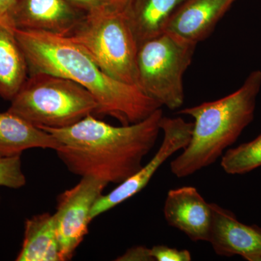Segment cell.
<instances>
[{"label": "cell", "mask_w": 261, "mask_h": 261, "mask_svg": "<svg viewBox=\"0 0 261 261\" xmlns=\"http://www.w3.org/2000/svg\"><path fill=\"white\" fill-rule=\"evenodd\" d=\"M162 108L138 123L114 126L89 115L72 126L38 128L60 144L58 158L70 172L119 185L142 167L161 132Z\"/></svg>", "instance_id": "obj_1"}, {"label": "cell", "mask_w": 261, "mask_h": 261, "mask_svg": "<svg viewBox=\"0 0 261 261\" xmlns=\"http://www.w3.org/2000/svg\"><path fill=\"white\" fill-rule=\"evenodd\" d=\"M28 65L29 75L48 73L73 81L97 103L96 114L116 118L122 125L138 123L162 106L137 86L108 75L70 37L15 29Z\"/></svg>", "instance_id": "obj_2"}, {"label": "cell", "mask_w": 261, "mask_h": 261, "mask_svg": "<svg viewBox=\"0 0 261 261\" xmlns=\"http://www.w3.org/2000/svg\"><path fill=\"white\" fill-rule=\"evenodd\" d=\"M260 87L261 71L255 70L233 93L178 111L195 121L190 143L170 164L176 177H188L222 157L253 119Z\"/></svg>", "instance_id": "obj_3"}, {"label": "cell", "mask_w": 261, "mask_h": 261, "mask_svg": "<svg viewBox=\"0 0 261 261\" xmlns=\"http://www.w3.org/2000/svg\"><path fill=\"white\" fill-rule=\"evenodd\" d=\"M8 111L35 126L61 128L96 114L97 103L80 84L40 72L29 75Z\"/></svg>", "instance_id": "obj_4"}, {"label": "cell", "mask_w": 261, "mask_h": 261, "mask_svg": "<svg viewBox=\"0 0 261 261\" xmlns=\"http://www.w3.org/2000/svg\"><path fill=\"white\" fill-rule=\"evenodd\" d=\"M68 37L105 73L123 83L137 86L138 43L126 13L96 10L86 15Z\"/></svg>", "instance_id": "obj_5"}, {"label": "cell", "mask_w": 261, "mask_h": 261, "mask_svg": "<svg viewBox=\"0 0 261 261\" xmlns=\"http://www.w3.org/2000/svg\"><path fill=\"white\" fill-rule=\"evenodd\" d=\"M197 44L164 32L142 42L137 57V86L161 106L176 110L185 102L183 78Z\"/></svg>", "instance_id": "obj_6"}, {"label": "cell", "mask_w": 261, "mask_h": 261, "mask_svg": "<svg viewBox=\"0 0 261 261\" xmlns=\"http://www.w3.org/2000/svg\"><path fill=\"white\" fill-rule=\"evenodd\" d=\"M107 186L106 182L85 176L58 195L54 216L63 261L73 257L88 233L91 211Z\"/></svg>", "instance_id": "obj_7"}, {"label": "cell", "mask_w": 261, "mask_h": 261, "mask_svg": "<svg viewBox=\"0 0 261 261\" xmlns=\"http://www.w3.org/2000/svg\"><path fill=\"white\" fill-rule=\"evenodd\" d=\"M192 128L193 123L187 122L183 118L163 116L161 121L163 140L159 150L145 166H142L107 195H102L97 199L91 211V220L92 221L142 191L163 163L189 145Z\"/></svg>", "instance_id": "obj_8"}, {"label": "cell", "mask_w": 261, "mask_h": 261, "mask_svg": "<svg viewBox=\"0 0 261 261\" xmlns=\"http://www.w3.org/2000/svg\"><path fill=\"white\" fill-rule=\"evenodd\" d=\"M86 13L65 0H15L7 13L15 29L68 37Z\"/></svg>", "instance_id": "obj_9"}, {"label": "cell", "mask_w": 261, "mask_h": 261, "mask_svg": "<svg viewBox=\"0 0 261 261\" xmlns=\"http://www.w3.org/2000/svg\"><path fill=\"white\" fill-rule=\"evenodd\" d=\"M211 243L219 256L240 255L248 261H261V228L240 222L233 212L211 203Z\"/></svg>", "instance_id": "obj_10"}, {"label": "cell", "mask_w": 261, "mask_h": 261, "mask_svg": "<svg viewBox=\"0 0 261 261\" xmlns=\"http://www.w3.org/2000/svg\"><path fill=\"white\" fill-rule=\"evenodd\" d=\"M163 215L169 226L185 233L192 241L208 243L213 221L211 203L206 202L195 187L170 190Z\"/></svg>", "instance_id": "obj_11"}, {"label": "cell", "mask_w": 261, "mask_h": 261, "mask_svg": "<svg viewBox=\"0 0 261 261\" xmlns=\"http://www.w3.org/2000/svg\"><path fill=\"white\" fill-rule=\"evenodd\" d=\"M237 0H185L168 20L165 32L192 44L204 39Z\"/></svg>", "instance_id": "obj_12"}, {"label": "cell", "mask_w": 261, "mask_h": 261, "mask_svg": "<svg viewBox=\"0 0 261 261\" xmlns=\"http://www.w3.org/2000/svg\"><path fill=\"white\" fill-rule=\"evenodd\" d=\"M29 76L25 57L7 13L0 15V97L11 102Z\"/></svg>", "instance_id": "obj_13"}, {"label": "cell", "mask_w": 261, "mask_h": 261, "mask_svg": "<svg viewBox=\"0 0 261 261\" xmlns=\"http://www.w3.org/2000/svg\"><path fill=\"white\" fill-rule=\"evenodd\" d=\"M60 144L48 132L9 111L0 113V159L21 155L27 149H51Z\"/></svg>", "instance_id": "obj_14"}, {"label": "cell", "mask_w": 261, "mask_h": 261, "mask_svg": "<svg viewBox=\"0 0 261 261\" xmlns=\"http://www.w3.org/2000/svg\"><path fill=\"white\" fill-rule=\"evenodd\" d=\"M16 260L63 261L54 214L44 213L27 219Z\"/></svg>", "instance_id": "obj_15"}, {"label": "cell", "mask_w": 261, "mask_h": 261, "mask_svg": "<svg viewBox=\"0 0 261 261\" xmlns=\"http://www.w3.org/2000/svg\"><path fill=\"white\" fill-rule=\"evenodd\" d=\"M185 0H130L127 18L138 43L165 32L169 19Z\"/></svg>", "instance_id": "obj_16"}, {"label": "cell", "mask_w": 261, "mask_h": 261, "mask_svg": "<svg viewBox=\"0 0 261 261\" xmlns=\"http://www.w3.org/2000/svg\"><path fill=\"white\" fill-rule=\"evenodd\" d=\"M221 166L228 174H245L261 166V135L255 140L228 149L221 157Z\"/></svg>", "instance_id": "obj_17"}, {"label": "cell", "mask_w": 261, "mask_h": 261, "mask_svg": "<svg viewBox=\"0 0 261 261\" xmlns=\"http://www.w3.org/2000/svg\"><path fill=\"white\" fill-rule=\"evenodd\" d=\"M27 184L20 155L0 159V187L19 189ZM1 202V198H0Z\"/></svg>", "instance_id": "obj_18"}, {"label": "cell", "mask_w": 261, "mask_h": 261, "mask_svg": "<svg viewBox=\"0 0 261 261\" xmlns=\"http://www.w3.org/2000/svg\"><path fill=\"white\" fill-rule=\"evenodd\" d=\"M153 261H190L191 252L187 250H178L166 245H154L150 248Z\"/></svg>", "instance_id": "obj_19"}, {"label": "cell", "mask_w": 261, "mask_h": 261, "mask_svg": "<svg viewBox=\"0 0 261 261\" xmlns=\"http://www.w3.org/2000/svg\"><path fill=\"white\" fill-rule=\"evenodd\" d=\"M118 261H153L151 255L150 248L145 246H135L128 249L116 259Z\"/></svg>", "instance_id": "obj_20"}, {"label": "cell", "mask_w": 261, "mask_h": 261, "mask_svg": "<svg viewBox=\"0 0 261 261\" xmlns=\"http://www.w3.org/2000/svg\"><path fill=\"white\" fill-rule=\"evenodd\" d=\"M74 8L84 12L86 14L101 9L100 0H65Z\"/></svg>", "instance_id": "obj_21"}, {"label": "cell", "mask_w": 261, "mask_h": 261, "mask_svg": "<svg viewBox=\"0 0 261 261\" xmlns=\"http://www.w3.org/2000/svg\"><path fill=\"white\" fill-rule=\"evenodd\" d=\"M100 3L103 9L118 13H126L130 0H100Z\"/></svg>", "instance_id": "obj_22"}, {"label": "cell", "mask_w": 261, "mask_h": 261, "mask_svg": "<svg viewBox=\"0 0 261 261\" xmlns=\"http://www.w3.org/2000/svg\"><path fill=\"white\" fill-rule=\"evenodd\" d=\"M15 0H0V15H5Z\"/></svg>", "instance_id": "obj_23"}]
</instances>
